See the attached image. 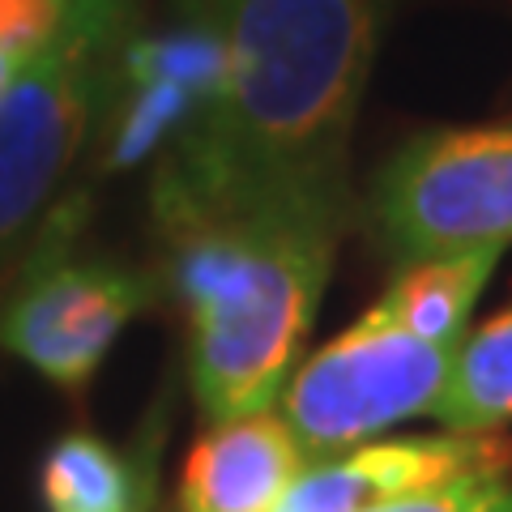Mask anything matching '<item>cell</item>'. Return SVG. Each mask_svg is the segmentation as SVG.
<instances>
[{
    "label": "cell",
    "mask_w": 512,
    "mask_h": 512,
    "mask_svg": "<svg viewBox=\"0 0 512 512\" xmlns=\"http://www.w3.org/2000/svg\"><path fill=\"white\" fill-rule=\"evenodd\" d=\"M171 291L188 316V372L210 423L282 397L325 295L342 192L192 201L154 192Z\"/></svg>",
    "instance_id": "2"
},
{
    "label": "cell",
    "mask_w": 512,
    "mask_h": 512,
    "mask_svg": "<svg viewBox=\"0 0 512 512\" xmlns=\"http://www.w3.org/2000/svg\"><path fill=\"white\" fill-rule=\"evenodd\" d=\"M427 414L457 436H491L512 423V308L457 342L448 380Z\"/></svg>",
    "instance_id": "12"
},
{
    "label": "cell",
    "mask_w": 512,
    "mask_h": 512,
    "mask_svg": "<svg viewBox=\"0 0 512 512\" xmlns=\"http://www.w3.org/2000/svg\"><path fill=\"white\" fill-rule=\"evenodd\" d=\"M363 512H512L508 470H470L448 483L397 495V500L372 504Z\"/></svg>",
    "instance_id": "14"
},
{
    "label": "cell",
    "mask_w": 512,
    "mask_h": 512,
    "mask_svg": "<svg viewBox=\"0 0 512 512\" xmlns=\"http://www.w3.org/2000/svg\"><path fill=\"white\" fill-rule=\"evenodd\" d=\"M150 303V286L111 261L52 256L30 269L0 316V346L56 389L77 393L99 372L124 325Z\"/></svg>",
    "instance_id": "6"
},
{
    "label": "cell",
    "mask_w": 512,
    "mask_h": 512,
    "mask_svg": "<svg viewBox=\"0 0 512 512\" xmlns=\"http://www.w3.org/2000/svg\"><path fill=\"white\" fill-rule=\"evenodd\" d=\"M222 43V86L154 192L192 201L342 192L380 0H188Z\"/></svg>",
    "instance_id": "1"
},
{
    "label": "cell",
    "mask_w": 512,
    "mask_h": 512,
    "mask_svg": "<svg viewBox=\"0 0 512 512\" xmlns=\"http://www.w3.org/2000/svg\"><path fill=\"white\" fill-rule=\"evenodd\" d=\"M508 444L495 436H436V440H384L355 444L338 457L312 461L291 491L282 495L278 512H363L397 495L423 491L461 478L470 470H508Z\"/></svg>",
    "instance_id": "7"
},
{
    "label": "cell",
    "mask_w": 512,
    "mask_h": 512,
    "mask_svg": "<svg viewBox=\"0 0 512 512\" xmlns=\"http://www.w3.org/2000/svg\"><path fill=\"white\" fill-rule=\"evenodd\" d=\"M504 248H470L410 261L402 274L389 282V291L376 299V308L393 325L410 329L423 342H448L457 346L466 338V320L474 312L483 286L491 282Z\"/></svg>",
    "instance_id": "10"
},
{
    "label": "cell",
    "mask_w": 512,
    "mask_h": 512,
    "mask_svg": "<svg viewBox=\"0 0 512 512\" xmlns=\"http://www.w3.org/2000/svg\"><path fill=\"white\" fill-rule=\"evenodd\" d=\"M116 30L120 0H73L60 35L0 94V265L39 222L82 146Z\"/></svg>",
    "instance_id": "3"
},
{
    "label": "cell",
    "mask_w": 512,
    "mask_h": 512,
    "mask_svg": "<svg viewBox=\"0 0 512 512\" xmlns=\"http://www.w3.org/2000/svg\"><path fill=\"white\" fill-rule=\"evenodd\" d=\"M372 218L402 261L512 244V120L436 128L380 167Z\"/></svg>",
    "instance_id": "5"
},
{
    "label": "cell",
    "mask_w": 512,
    "mask_h": 512,
    "mask_svg": "<svg viewBox=\"0 0 512 512\" xmlns=\"http://www.w3.org/2000/svg\"><path fill=\"white\" fill-rule=\"evenodd\" d=\"M39 491L47 512H146L154 470L90 431H69L47 448Z\"/></svg>",
    "instance_id": "11"
},
{
    "label": "cell",
    "mask_w": 512,
    "mask_h": 512,
    "mask_svg": "<svg viewBox=\"0 0 512 512\" xmlns=\"http://www.w3.org/2000/svg\"><path fill=\"white\" fill-rule=\"evenodd\" d=\"M457 346L423 342L376 303L342 338L299 363L282 389V419L303 461H325L427 414L440 397Z\"/></svg>",
    "instance_id": "4"
},
{
    "label": "cell",
    "mask_w": 512,
    "mask_h": 512,
    "mask_svg": "<svg viewBox=\"0 0 512 512\" xmlns=\"http://www.w3.org/2000/svg\"><path fill=\"white\" fill-rule=\"evenodd\" d=\"M73 0H0V94L69 22Z\"/></svg>",
    "instance_id": "13"
},
{
    "label": "cell",
    "mask_w": 512,
    "mask_h": 512,
    "mask_svg": "<svg viewBox=\"0 0 512 512\" xmlns=\"http://www.w3.org/2000/svg\"><path fill=\"white\" fill-rule=\"evenodd\" d=\"M222 43L210 26L146 35L124 56V99L111 128V167H133L214 103L222 86Z\"/></svg>",
    "instance_id": "8"
},
{
    "label": "cell",
    "mask_w": 512,
    "mask_h": 512,
    "mask_svg": "<svg viewBox=\"0 0 512 512\" xmlns=\"http://www.w3.org/2000/svg\"><path fill=\"white\" fill-rule=\"evenodd\" d=\"M299 474L303 453L282 414L214 423L184 466L180 512H278Z\"/></svg>",
    "instance_id": "9"
}]
</instances>
